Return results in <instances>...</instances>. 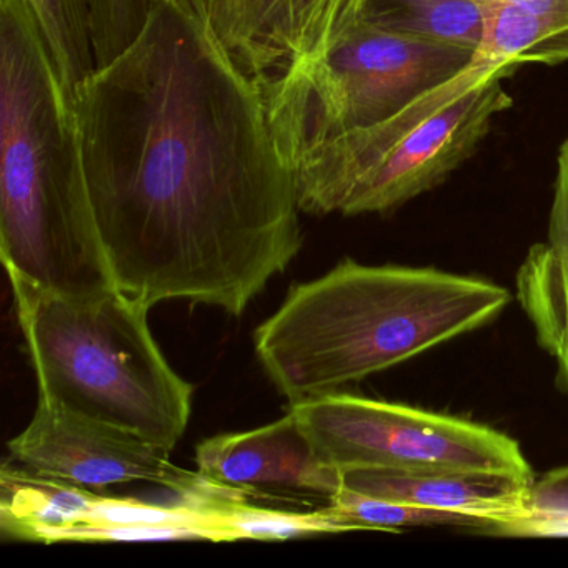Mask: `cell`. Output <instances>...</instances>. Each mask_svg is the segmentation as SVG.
<instances>
[{"label":"cell","instance_id":"10","mask_svg":"<svg viewBox=\"0 0 568 568\" xmlns=\"http://www.w3.org/2000/svg\"><path fill=\"white\" fill-rule=\"evenodd\" d=\"M195 462L205 478L241 498L331 505L342 487L341 470L318 455L291 408L254 430L207 438Z\"/></svg>","mask_w":568,"mask_h":568},{"label":"cell","instance_id":"1","mask_svg":"<svg viewBox=\"0 0 568 568\" xmlns=\"http://www.w3.org/2000/svg\"><path fill=\"white\" fill-rule=\"evenodd\" d=\"M115 284L149 307L241 317L301 252L294 169L264 94L204 16L152 0L138 34L72 95Z\"/></svg>","mask_w":568,"mask_h":568},{"label":"cell","instance_id":"8","mask_svg":"<svg viewBox=\"0 0 568 568\" xmlns=\"http://www.w3.org/2000/svg\"><path fill=\"white\" fill-rule=\"evenodd\" d=\"M8 447L28 470L82 488L149 481L181 497H207L222 490L201 471L175 465L172 452L161 445L51 402L39 400L31 424Z\"/></svg>","mask_w":568,"mask_h":568},{"label":"cell","instance_id":"21","mask_svg":"<svg viewBox=\"0 0 568 568\" xmlns=\"http://www.w3.org/2000/svg\"><path fill=\"white\" fill-rule=\"evenodd\" d=\"M480 4L517 6L530 11L548 12V14L567 16L568 0H477Z\"/></svg>","mask_w":568,"mask_h":568},{"label":"cell","instance_id":"20","mask_svg":"<svg viewBox=\"0 0 568 568\" xmlns=\"http://www.w3.org/2000/svg\"><path fill=\"white\" fill-rule=\"evenodd\" d=\"M211 540L209 531L184 525L78 524L59 541H169Z\"/></svg>","mask_w":568,"mask_h":568},{"label":"cell","instance_id":"19","mask_svg":"<svg viewBox=\"0 0 568 568\" xmlns=\"http://www.w3.org/2000/svg\"><path fill=\"white\" fill-rule=\"evenodd\" d=\"M92 34L101 52L124 48L141 28L151 8V0H89Z\"/></svg>","mask_w":568,"mask_h":568},{"label":"cell","instance_id":"12","mask_svg":"<svg viewBox=\"0 0 568 568\" xmlns=\"http://www.w3.org/2000/svg\"><path fill=\"white\" fill-rule=\"evenodd\" d=\"M517 297L568 390V138L558 151L547 242L534 245L518 268Z\"/></svg>","mask_w":568,"mask_h":568},{"label":"cell","instance_id":"18","mask_svg":"<svg viewBox=\"0 0 568 568\" xmlns=\"http://www.w3.org/2000/svg\"><path fill=\"white\" fill-rule=\"evenodd\" d=\"M511 535L568 537V467L548 471L534 481Z\"/></svg>","mask_w":568,"mask_h":568},{"label":"cell","instance_id":"17","mask_svg":"<svg viewBox=\"0 0 568 568\" xmlns=\"http://www.w3.org/2000/svg\"><path fill=\"white\" fill-rule=\"evenodd\" d=\"M325 508L342 531H398L405 530V528L420 527H464L495 531L494 524L485 518L457 514V511L398 504V501L357 494L347 488H341L331 505Z\"/></svg>","mask_w":568,"mask_h":568},{"label":"cell","instance_id":"7","mask_svg":"<svg viewBox=\"0 0 568 568\" xmlns=\"http://www.w3.org/2000/svg\"><path fill=\"white\" fill-rule=\"evenodd\" d=\"M501 82H485L377 151L341 164L298 165V207L311 215L387 214L437 187L514 104Z\"/></svg>","mask_w":568,"mask_h":568},{"label":"cell","instance_id":"6","mask_svg":"<svg viewBox=\"0 0 568 568\" xmlns=\"http://www.w3.org/2000/svg\"><path fill=\"white\" fill-rule=\"evenodd\" d=\"M291 410L318 455L338 470H480L535 478L514 438L464 418L342 392Z\"/></svg>","mask_w":568,"mask_h":568},{"label":"cell","instance_id":"16","mask_svg":"<svg viewBox=\"0 0 568 568\" xmlns=\"http://www.w3.org/2000/svg\"><path fill=\"white\" fill-rule=\"evenodd\" d=\"M31 9L69 98L94 71L95 51L89 0H24Z\"/></svg>","mask_w":568,"mask_h":568},{"label":"cell","instance_id":"13","mask_svg":"<svg viewBox=\"0 0 568 568\" xmlns=\"http://www.w3.org/2000/svg\"><path fill=\"white\" fill-rule=\"evenodd\" d=\"M95 494L71 481L2 468V528L12 537L55 544L68 528L84 524Z\"/></svg>","mask_w":568,"mask_h":568},{"label":"cell","instance_id":"2","mask_svg":"<svg viewBox=\"0 0 568 568\" xmlns=\"http://www.w3.org/2000/svg\"><path fill=\"white\" fill-rule=\"evenodd\" d=\"M0 255L9 281L65 297L118 287L74 104L24 0H0Z\"/></svg>","mask_w":568,"mask_h":568},{"label":"cell","instance_id":"15","mask_svg":"<svg viewBox=\"0 0 568 568\" xmlns=\"http://www.w3.org/2000/svg\"><path fill=\"white\" fill-rule=\"evenodd\" d=\"M195 501L211 517L212 528L217 531L221 541L239 538L287 540L302 535L342 531L325 507L314 514L272 510L245 504L244 498L229 490L199 497Z\"/></svg>","mask_w":568,"mask_h":568},{"label":"cell","instance_id":"3","mask_svg":"<svg viewBox=\"0 0 568 568\" xmlns=\"http://www.w3.org/2000/svg\"><path fill=\"white\" fill-rule=\"evenodd\" d=\"M508 302L507 288L481 278L345 258L292 285L255 331V354L288 404H301L468 334Z\"/></svg>","mask_w":568,"mask_h":568},{"label":"cell","instance_id":"4","mask_svg":"<svg viewBox=\"0 0 568 568\" xmlns=\"http://www.w3.org/2000/svg\"><path fill=\"white\" fill-rule=\"evenodd\" d=\"M39 400L134 432L172 452L194 387L165 361L144 302L115 287L65 297L11 278Z\"/></svg>","mask_w":568,"mask_h":568},{"label":"cell","instance_id":"22","mask_svg":"<svg viewBox=\"0 0 568 568\" xmlns=\"http://www.w3.org/2000/svg\"><path fill=\"white\" fill-rule=\"evenodd\" d=\"M171 2H175V4L189 9V11H194L197 12V14L204 16V0H171Z\"/></svg>","mask_w":568,"mask_h":568},{"label":"cell","instance_id":"5","mask_svg":"<svg viewBox=\"0 0 568 568\" xmlns=\"http://www.w3.org/2000/svg\"><path fill=\"white\" fill-rule=\"evenodd\" d=\"M474 55L361 19L327 52L262 91L278 151L294 169L324 142L387 121L464 71Z\"/></svg>","mask_w":568,"mask_h":568},{"label":"cell","instance_id":"9","mask_svg":"<svg viewBox=\"0 0 568 568\" xmlns=\"http://www.w3.org/2000/svg\"><path fill=\"white\" fill-rule=\"evenodd\" d=\"M371 0H204V18L229 58L264 91L327 52Z\"/></svg>","mask_w":568,"mask_h":568},{"label":"cell","instance_id":"14","mask_svg":"<svg viewBox=\"0 0 568 568\" xmlns=\"http://www.w3.org/2000/svg\"><path fill=\"white\" fill-rule=\"evenodd\" d=\"M385 31L477 52L484 6L477 0H371L362 18Z\"/></svg>","mask_w":568,"mask_h":568},{"label":"cell","instance_id":"11","mask_svg":"<svg viewBox=\"0 0 568 568\" xmlns=\"http://www.w3.org/2000/svg\"><path fill=\"white\" fill-rule=\"evenodd\" d=\"M535 478L500 471L398 470L355 467L341 470V488L368 497L491 521L495 534L511 535Z\"/></svg>","mask_w":568,"mask_h":568}]
</instances>
